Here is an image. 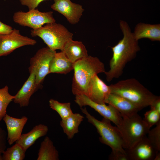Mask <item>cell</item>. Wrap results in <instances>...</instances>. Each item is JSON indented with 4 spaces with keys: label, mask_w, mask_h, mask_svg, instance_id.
<instances>
[{
    "label": "cell",
    "mask_w": 160,
    "mask_h": 160,
    "mask_svg": "<svg viewBox=\"0 0 160 160\" xmlns=\"http://www.w3.org/2000/svg\"><path fill=\"white\" fill-rule=\"evenodd\" d=\"M51 7L54 10L64 16L68 21L74 25L78 23L82 15L84 9L82 5L70 0H53Z\"/></svg>",
    "instance_id": "8fae6325"
},
{
    "label": "cell",
    "mask_w": 160,
    "mask_h": 160,
    "mask_svg": "<svg viewBox=\"0 0 160 160\" xmlns=\"http://www.w3.org/2000/svg\"><path fill=\"white\" fill-rule=\"evenodd\" d=\"M72 89L76 95H85L88 84L95 75L106 72L104 64L97 57L87 56L73 63Z\"/></svg>",
    "instance_id": "277c9868"
},
{
    "label": "cell",
    "mask_w": 160,
    "mask_h": 160,
    "mask_svg": "<svg viewBox=\"0 0 160 160\" xmlns=\"http://www.w3.org/2000/svg\"><path fill=\"white\" fill-rule=\"evenodd\" d=\"M111 93L109 85H107L97 75H95L90 80L85 95L95 102L105 104V101Z\"/></svg>",
    "instance_id": "4fadbf2b"
},
{
    "label": "cell",
    "mask_w": 160,
    "mask_h": 160,
    "mask_svg": "<svg viewBox=\"0 0 160 160\" xmlns=\"http://www.w3.org/2000/svg\"><path fill=\"white\" fill-rule=\"evenodd\" d=\"M116 127L121 135L125 150L132 148L147 134L150 129L137 113L122 117L121 123Z\"/></svg>",
    "instance_id": "5b68a950"
},
{
    "label": "cell",
    "mask_w": 160,
    "mask_h": 160,
    "mask_svg": "<svg viewBox=\"0 0 160 160\" xmlns=\"http://www.w3.org/2000/svg\"><path fill=\"white\" fill-rule=\"evenodd\" d=\"M105 103L115 108L122 117L130 116L141 110L126 99L111 93L106 99Z\"/></svg>",
    "instance_id": "2e32d148"
},
{
    "label": "cell",
    "mask_w": 160,
    "mask_h": 160,
    "mask_svg": "<svg viewBox=\"0 0 160 160\" xmlns=\"http://www.w3.org/2000/svg\"><path fill=\"white\" fill-rule=\"evenodd\" d=\"M14 98V96L9 93V87L7 86L0 89V121L6 114L7 108Z\"/></svg>",
    "instance_id": "d4e9b609"
},
{
    "label": "cell",
    "mask_w": 160,
    "mask_h": 160,
    "mask_svg": "<svg viewBox=\"0 0 160 160\" xmlns=\"http://www.w3.org/2000/svg\"><path fill=\"white\" fill-rule=\"evenodd\" d=\"M73 70L71 62L63 51L56 52L50 64L49 73L66 74Z\"/></svg>",
    "instance_id": "ffe728a7"
},
{
    "label": "cell",
    "mask_w": 160,
    "mask_h": 160,
    "mask_svg": "<svg viewBox=\"0 0 160 160\" xmlns=\"http://www.w3.org/2000/svg\"><path fill=\"white\" fill-rule=\"evenodd\" d=\"M3 119L7 128V140L9 144L11 145L20 138L28 118L25 116L21 118H15L6 113Z\"/></svg>",
    "instance_id": "5bb4252c"
},
{
    "label": "cell",
    "mask_w": 160,
    "mask_h": 160,
    "mask_svg": "<svg viewBox=\"0 0 160 160\" xmlns=\"http://www.w3.org/2000/svg\"><path fill=\"white\" fill-rule=\"evenodd\" d=\"M30 74L27 79L14 95V102L19 104L21 107L28 106L31 97L40 87L36 84L34 73L31 72Z\"/></svg>",
    "instance_id": "9a60e30c"
},
{
    "label": "cell",
    "mask_w": 160,
    "mask_h": 160,
    "mask_svg": "<svg viewBox=\"0 0 160 160\" xmlns=\"http://www.w3.org/2000/svg\"><path fill=\"white\" fill-rule=\"evenodd\" d=\"M125 150L128 160H154L160 152L155 149L146 135L132 148Z\"/></svg>",
    "instance_id": "7c38bea8"
},
{
    "label": "cell",
    "mask_w": 160,
    "mask_h": 160,
    "mask_svg": "<svg viewBox=\"0 0 160 160\" xmlns=\"http://www.w3.org/2000/svg\"><path fill=\"white\" fill-rule=\"evenodd\" d=\"M143 120L150 129L160 122V113L154 109L151 108L145 112Z\"/></svg>",
    "instance_id": "4316f807"
},
{
    "label": "cell",
    "mask_w": 160,
    "mask_h": 160,
    "mask_svg": "<svg viewBox=\"0 0 160 160\" xmlns=\"http://www.w3.org/2000/svg\"><path fill=\"white\" fill-rule=\"evenodd\" d=\"M46 0H19L21 4L27 7L29 10L35 9L42 1Z\"/></svg>",
    "instance_id": "f1b7e54d"
},
{
    "label": "cell",
    "mask_w": 160,
    "mask_h": 160,
    "mask_svg": "<svg viewBox=\"0 0 160 160\" xmlns=\"http://www.w3.org/2000/svg\"><path fill=\"white\" fill-rule=\"evenodd\" d=\"M156 126L148 131L147 137L155 149L158 152L160 151V122Z\"/></svg>",
    "instance_id": "484cf974"
},
{
    "label": "cell",
    "mask_w": 160,
    "mask_h": 160,
    "mask_svg": "<svg viewBox=\"0 0 160 160\" xmlns=\"http://www.w3.org/2000/svg\"><path fill=\"white\" fill-rule=\"evenodd\" d=\"M53 13L52 11L41 12L35 9H30L27 12H16L14 14L13 19L15 23L20 25L36 30L45 24L56 22Z\"/></svg>",
    "instance_id": "ba28073f"
},
{
    "label": "cell",
    "mask_w": 160,
    "mask_h": 160,
    "mask_svg": "<svg viewBox=\"0 0 160 160\" xmlns=\"http://www.w3.org/2000/svg\"><path fill=\"white\" fill-rule=\"evenodd\" d=\"M49 103L50 108L57 113L61 119L67 118L73 113L69 102L61 103L51 99L49 101Z\"/></svg>",
    "instance_id": "cb8c5ba5"
},
{
    "label": "cell",
    "mask_w": 160,
    "mask_h": 160,
    "mask_svg": "<svg viewBox=\"0 0 160 160\" xmlns=\"http://www.w3.org/2000/svg\"><path fill=\"white\" fill-rule=\"evenodd\" d=\"M84 117L79 113H73L67 118L61 119L60 124L68 139L73 138L79 132V127Z\"/></svg>",
    "instance_id": "44dd1931"
},
{
    "label": "cell",
    "mask_w": 160,
    "mask_h": 160,
    "mask_svg": "<svg viewBox=\"0 0 160 160\" xmlns=\"http://www.w3.org/2000/svg\"><path fill=\"white\" fill-rule=\"evenodd\" d=\"M31 36L40 38L50 49L63 51L65 43L72 39L73 34L63 25L55 22L45 24L41 28L31 31Z\"/></svg>",
    "instance_id": "8992f818"
},
{
    "label": "cell",
    "mask_w": 160,
    "mask_h": 160,
    "mask_svg": "<svg viewBox=\"0 0 160 160\" xmlns=\"http://www.w3.org/2000/svg\"><path fill=\"white\" fill-rule=\"evenodd\" d=\"M7 133L0 127V160H2L3 153L7 147Z\"/></svg>",
    "instance_id": "83f0119b"
},
{
    "label": "cell",
    "mask_w": 160,
    "mask_h": 160,
    "mask_svg": "<svg viewBox=\"0 0 160 160\" xmlns=\"http://www.w3.org/2000/svg\"><path fill=\"white\" fill-rule=\"evenodd\" d=\"M133 33L137 41L142 39L147 38L152 41H160V25L140 23L135 26Z\"/></svg>",
    "instance_id": "e0dca14e"
},
{
    "label": "cell",
    "mask_w": 160,
    "mask_h": 160,
    "mask_svg": "<svg viewBox=\"0 0 160 160\" xmlns=\"http://www.w3.org/2000/svg\"><path fill=\"white\" fill-rule=\"evenodd\" d=\"M26 151L17 143L8 148L3 153L2 160H23Z\"/></svg>",
    "instance_id": "603a6c76"
},
{
    "label": "cell",
    "mask_w": 160,
    "mask_h": 160,
    "mask_svg": "<svg viewBox=\"0 0 160 160\" xmlns=\"http://www.w3.org/2000/svg\"><path fill=\"white\" fill-rule=\"evenodd\" d=\"M37 160H58L59 152L52 141L46 136L41 143Z\"/></svg>",
    "instance_id": "7402d4cb"
},
{
    "label": "cell",
    "mask_w": 160,
    "mask_h": 160,
    "mask_svg": "<svg viewBox=\"0 0 160 160\" xmlns=\"http://www.w3.org/2000/svg\"><path fill=\"white\" fill-rule=\"evenodd\" d=\"M13 29L11 26L0 21V36L9 34L12 31Z\"/></svg>",
    "instance_id": "f546056e"
},
{
    "label": "cell",
    "mask_w": 160,
    "mask_h": 160,
    "mask_svg": "<svg viewBox=\"0 0 160 160\" xmlns=\"http://www.w3.org/2000/svg\"><path fill=\"white\" fill-rule=\"evenodd\" d=\"M81 112L85 115L88 121L96 128L100 135L99 140L109 146L112 151L109 156L111 160H127L125 150L120 134L116 127L113 126L111 121L103 118L99 121L91 115L86 108H80Z\"/></svg>",
    "instance_id": "7a4b0ae2"
},
{
    "label": "cell",
    "mask_w": 160,
    "mask_h": 160,
    "mask_svg": "<svg viewBox=\"0 0 160 160\" xmlns=\"http://www.w3.org/2000/svg\"><path fill=\"white\" fill-rule=\"evenodd\" d=\"M56 52L47 47L39 49L31 58L29 71L35 74L37 86L41 87L45 78L49 74L50 63Z\"/></svg>",
    "instance_id": "52a82bcc"
},
{
    "label": "cell",
    "mask_w": 160,
    "mask_h": 160,
    "mask_svg": "<svg viewBox=\"0 0 160 160\" xmlns=\"http://www.w3.org/2000/svg\"><path fill=\"white\" fill-rule=\"evenodd\" d=\"M109 86L111 93L126 99L141 110L150 106L159 97L134 78L120 80Z\"/></svg>",
    "instance_id": "3957f363"
},
{
    "label": "cell",
    "mask_w": 160,
    "mask_h": 160,
    "mask_svg": "<svg viewBox=\"0 0 160 160\" xmlns=\"http://www.w3.org/2000/svg\"><path fill=\"white\" fill-rule=\"evenodd\" d=\"M75 101L80 108L89 106L98 113L104 118L108 119L117 126L121 122L122 117L119 112L113 106L105 104L95 102L84 95H75Z\"/></svg>",
    "instance_id": "30bf717a"
},
{
    "label": "cell",
    "mask_w": 160,
    "mask_h": 160,
    "mask_svg": "<svg viewBox=\"0 0 160 160\" xmlns=\"http://www.w3.org/2000/svg\"><path fill=\"white\" fill-rule=\"evenodd\" d=\"M119 26L123 37L111 47L113 54L109 63L110 69L105 73L108 82L121 76L126 64L135 57L140 50L138 41L135 38L127 23L121 20Z\"/></svg>",
    "instance_id": "6da1fadb"
},
{
    "label": "cell",
    "mask_w": 160,
    "mask_h": 160,
    "mask_svg": "<svg viewBox=\"0 0 160 160\" xmlns=\"http://www.w3.org/2000/svg\"><path fill=\"white\" fill-rule=\"evenodd\" d=\"M63 51L73 63L88 55L87 51L82 42L74 41L72 39L65 43Z\"/></svg>",
    "instance_id": "d6986e66"
},
{
    "label": "cell",
    "mask_w": 160,
    "mask_h": 160,
    "mask_svg": "<svg viewBox=\"0 0 160 160\" xmlns=\"http://www.w3.org/2000/svg\"><path fill=\"white\" fill-rule=\"evenodd\" d=\"M48 131V128L47 126L39 124L34 126L28 133L22 134L20 139L15 143L20 145L26 151L38 138L45 135Z\"/></svg>",
    "instance_id": "ac0fdd59"
},
{
    "label": "cell",
    "mask_w": 160,
    "mask_h": 160,
    "mask_svg": "<svg viewBox=\"0 0 160 160\" xmlns=\"http://www.w3.org/2000/svg\"><path fill=\"white\" fill-rule=\"evenodd\" d=\"M151 108H153L160 113V97L159 96L150 106Z\"/></svg>",
    "instance_id": "4dcf8cb0"
},
{
    "label": "cell",
    "mask_w": 160,
    "mask_h": 160,
    "mask_svg": "<svg viewBox=\"0 0 160 160\" xmlns=\"http://www.w3.org/2000/svg\"><path fill=\"white\" fill-rule=\"evenodd\" d=\"M35 39L22 35L19 30L13 29L10 33L0 36V57L7 56L16 49L27 45H34Z\"/></svg>",
    "instance_id": "9c48e42d"
}]
</instances>
